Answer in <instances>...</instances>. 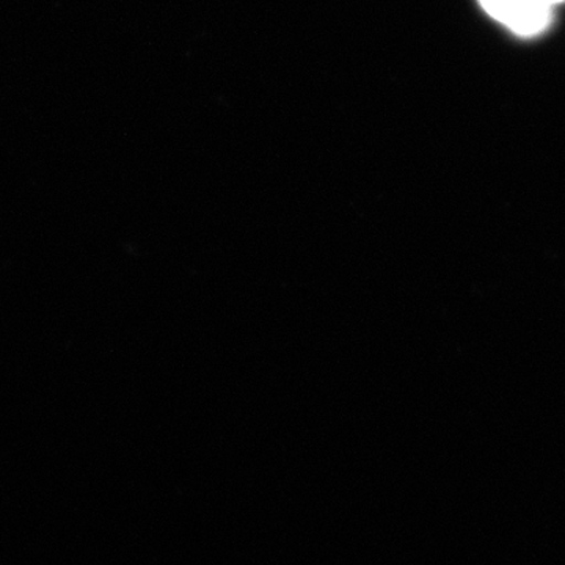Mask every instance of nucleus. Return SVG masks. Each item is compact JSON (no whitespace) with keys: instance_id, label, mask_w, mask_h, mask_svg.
I'll use <instances>...</instances> for the list:
<instances>
[{"instance_id":"1","label":"nucleus","mask_w":565,"mask_h":565,"mask_svg":"<svg viewBox=\"0 0 565 565\" xmlns=\"http://www.w3.org/2000/svg\"><path fill=\"white\" fill-rule=\"evenodd\" d=\"M482 9L515 35H542L552 28L553 9L542 0H479Z\"/></svg>"},{"instance_id":"2","label":"nucleus","mask_w":565,"mask_h":565,"mask_svg":"<svg viewBox=\"0 0 565 565\" xmlns=\"http://www.w3.org/2000/svg\"><path fill=\"white\" fill-rule=\"evenodd\" d=\"M542 2H545L546 6H550L553 9V7L557 6V3H564L565 0H542Z\"/></svg>"}]
</instances>
